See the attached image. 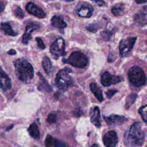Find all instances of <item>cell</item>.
<instances>
[{
	"label": "cell",
	"mask_w": 147,
	"mask_h": 147,
	"mask_svg": "<svg viewBox=\"0 0 147 147\" xmlns=\"http://www.w3.org/2000/svg\"><path fill=\"white\" fill-rule=\"evenodd\" d=\"M145 140V133L142 124L139 122H134L126 131L123 141L127 147H140L142 145Z\"/></svg>",
	"instance_id": "6da1fadb"
},
{
	"label": "cell",
	"mask_w": 147,
	"mask_h": 147,
	"mask_svg": "<svg viewBox=\"0 0 147 147\" xmlns=\"http://www.w3.org/2000/svg\"><path fill=\"white\" fill-rule=\"evenodd\" d=\"M16 74L18 79L22 82L29 83L34 76L32 65L25 59H18L14 61Z\"/></svg>",
	"instance_id": "7a4b0ae2"
},
{
	"label": "cell",
	"mask_w": 147,
	"mask_h": 147,
	"mask_svg": "<svg viewBox=\"0 0 147 147\" xmlns=\"http://www.w3.org/2000/svg\"><path fill=\"white\" fill-rule=\"evenodd\" d=\"M71 69L65 68L58 71L55 78V84L56 86L62 91H67L72 86L73 82L70 73Z\"/></svg>",
	"instance_id": "3957f363"
},
{
	"label": "cell",
	"mask_w": 147,
	"mask_h": 147,
	"mask_svg": "<svg viewBox=\"0 0 147 147\" xmlns=\"http://www.w3.org/2000/svg\"><path fill=\"white\" fill-rule=\"evenodd\" d=\"M128 79L130 83L135 87H141L146 83V76L142 69L138 66L131 67L127 72Z\"/></svg>",
	"instance_id": "277c9868"
},
{
	"label": "cell",
	"mask_w": 147,
	"mask_h": 147,
	"mask_svg": "<svg viewBox=\"0 0 147 147\" xmlns=\"http://www.w3.org/2000/svg\"><path fill=\"white\" fill-rule=\"evenodd\" d=\"M63 62L75 67L83 68L87 65L88 59L83 53L79 51H75L70 55L68 59H63Z\"/></svg>",
	"instance_id": "5b68a950"
},
{
	"label": "cell",
	"mask_w": 147,
	"mask_h": 147,
	"mask_svg": "<svg viewBox=\"0 0 147 147\" xmlns=\"http://www.w3.org/2000/svg\"><path fill=\"white\" fill-rule=\"evenodd\" d=\"M137 37H131L123 39L120 41L119 45V50L121 56L125 57L129 55L133 49Z\"/></svg>",
	"instance_id": "8992f818"
},
{
	"label": "cell",
	"mask_w": 147,
	"mask_h": 147,
	"mask_svg": "<svg viewBox=\"0 0 147 147\" xmlns=\"http://www.w3.org/2000/svg\"><path fill=\"white\" fill-rule=\"evenodd\" d=\"M65 41L62 38H57L51 45L50 51L56 57L63 56L65 55Z\"/></svg>",
	"instance_id": "52a82bcc"
},
{
	"label": "cell",
	"mask_w": 147,
	"mask_h": 147,
	"mask_svg": "<svg viewBox=\"0 0 147 147\" xmlns=\"http://www.w3.org/2000/svg\"><path fill=\"white\" fill-rule=\"evenodd\" d=\"M121 81H122V78L121 76L112 75L107 71L105 72L100 78L101 84L104 87H109L111 85L117 84Z\"/></svg>",
	"instance_id": "ba28073f"
},
{
	"label": "cell",
	"mask_w": 147,
	"mask_h": 147,
	"mask_svg": "<svg viewBox=\"0 0 147 147\" xmlns=\"http://www.w3.org/2000/svg\"><path fill=\"white\" fill-rule=\"evenodd\" d=\"M103 142L106 147H115L118 142V136L114 130H110L103 136Z\"/></svg>",
	"instance_id": "9c48e42d"
},
{
	"label": "cell",
	"mask_w": 147,
	"mask_h": 147,
	"mask_svg": "<svg viewBox=\"0 0 147 147\" xmlns=\"http://www.w3.org/2000/svg\"><path fill=\"white\" fill-rule=\"evenodd\" d=\"M104 119L110 126L120 125L127 121V118L125 116L116 114H111L109 116L104 117Z\"/></svg>",
	"instance_id": "30bf717a"
},
{
	"label": "cell",
	"mask_w": 147,
	"mask_h": 147,
	"mask_svg": "<svg viewBox=\"0 0 147 147\" xmlns=\"http://www.w3.org/2000/svg\"><path fill=\"white\" fill-rule=\"evenodd\" d=\"M25 8L29 13L39 18H43L46 16L45 12L33 2H28L26 5Z\"/></svg>",
	"instance_id": "8fae6325"
},
{
	"label": "cell",
	"mask_w": 147,
	"mask_h": 147,
	"mask_svg": "<svg viewBox=\"0 0 147 147\" xmlns=\"http://www.w3.org/2000/svg\"><path fill=\"white\" fill-rule=\"evenodd\" d=\"M46 147H69L65 142L59 140L51 135H48L45 140Z\"/></svg>",
	"instance_id": "7c38bea8"
},
{
	"label": "cell",
	"mask_w": 147,
	"mask_h": 147,
	"mask_svg": "<svg viewBox=\"0 0 147 147\" xmlns=\"http://www.w3.org/2000/svg\"><path fill=\"white\" fill-rule=\"evenodd\" d=\"M39 28V26L34 23H30L26 26L25 31L22 36V42L25 44H27L31 38V34L32 32Z\"/></svg>",
	"instance_id": "4fadbf2b"
},
{
	"label": "cell",
	"mask_w": 147,
	"mask_h": 147,
	"mask_svg": "<svg viewBox=\"0 0 147 147\" xmlns=\"http://www.w3.org/2000/svg\"><path fill=\"white\" fill-rule=\"evenodd\" d=\"M90 120L91 123L96 127H100L101 126L100 114L98 107L95 106L92 108L90 111Z\"/></svg>",
	"instance_id": "5bb4252c"
},
{
	"label": "cell",
	"mask_w": 147,
	"mask_h": 147,
	"mask_svg": "<svg viewBox=\"0 0 147 147\" xmlns=\"http://www.w3.org/2000/svg\"><path fill=\"white\" fill-rule=\"evenodd\" d=\"M76 13L78 16L84 18H90L93 13V7L89 4L82 5L77 10Z\"/></svg>",
	"instance_id": "9a60e30c"
},
{
	"label": "cell",
	"mask_w": 147,
	"mask_h": 147,
	"mask_svg": "<svg viewBox=\"0 0 147 147\" xmlns=\"http://www.w3.org/2000/svg\"><path fill=\"white\" fill-rule=\"evenodd\" d=\"M1 88L3 91H6L11 88V80L9 76L1 68Z\"/></svg>",
	"instance_id": "2e32d148"
},
{
	"label": "cell",
	"mask_w": 147,
	"mask_h": 147,
	"mask_svg": "<svg viewBox=\"0 0 147 147\" xmlns=\"http://www.w3.org/2000/svg\"><path fill=\"white\" fill-rule=\"evenodd\" d=\"M39 76V83L38 86V89L40 91L45 92H51L52 91V88L49 84L47 80L43 77V76L38 72L37 74Z\"/></svg>",
	"instance_id": "e0dca14e"
},
{
	"label": "cell",
	"mask_w": 147,
	"mask_h": 147,
	"mask_svg": "<svg viewBox=\"0 0 147 147\" xmlns=\"http://www.w3.org/2000/svg\"><path fill=\"white\" fill-rule=\"evenodd\" d=\"M52 25L58 29H64L67 26V23L64 21V20L59 16L55 15L52 17L51 20Z\"/></svg>",
	"instance_id": "ac0fdd59"
},
{
	"label": "cell",
	"mask_w": 147,
	"mask_h": 147,
	"mask_svg": "<svg viewBox=\"0 0 147 147\" xmlns=\"http://www.w3.org/2000/svg\"><path fill=\"white\" fill-rule=\"evenodd\" d=\"M90 88L91 92L94 94V96L96 98V99L99 102H102L103 100V96L102 94V92L100 88L98 86L97 84L95 83H91L90 84Z\"/></svg>",
	"instance_id": "d6986e66"
},
{
	"label": "cell",
	"mask_w": 147,
	"mask_h": 147,
	"mask_svg": "<svg viewBox=\"0 0 147 147\" xmlns=\"http://www.w3.org/2000/svg\"><path fill=\"white\" fill-rule=\"evenodd\" d=\"M28 131L29 134L35 140H38L40 138V131H39L37 125L35 122L32 123L29 126V127L28 129Z\"/></svg>",
	"instance_id": "ffe728a7"
},
{
	"label": "cell",
	"mask_w": 147,
	"mask_h": 147,
	"mask_svg": "<svg viewBox=\"0 0 147 147\" xmlns=\"http://www.w3.org/2000/svg\"><path fill=\"white\" fill-rule=\"evenodd\" d=\"M134 20L136 23L140 26H144L147 24V17L145 13H138L135 14Z\"/></svg>",
	"instance_id": "44dd1931"
},
{
	"label": "cell",
	"mask_w": 147,
	"mask_h": 147,
	"mask_svg": "<svg viewBox=\"0 0 147 147\" xmlns=\"http://www.w3.org/2000/svg\"><path fill=\"white\" fill-rule=\"evenodd\" d=\"M1 27L4 34L7 36H16L18 35L17 32H15L12 29L10 24L9 22H2L1 24Z\"/></svg>",
	"instance_id": "7402d4cb"
},
{
	"label": "cell",
	"mask_w": 147,
	"mask_h": 147,
	"mask_svg": "<svg viewBox=\"0 0 147 147\" xmlns=\"http://www.w3.org/2000/svg\"><path fill=\"white\" fill-rule=\"evenodd\" d=\"M42 65L44 69L47 74H49L52 69V63L48 56H44L42 60Z\"/></svg>",
	"instance_id": "603a6c76"
},
{
	"label": "cell",
	"mask_w": 147,
	"mask_h": 147,
	"mask_svg": "<svg viewBox=\"0 0 147 147\" xmlns=\"http://www.w3.org/2000/svg\"><path fill=\"white\" fill-rule=\"evenodd\" d=\"M125 9V5L122 3H118L114 6L111 9V13L115 16H118L123 14Z\"/></svg>",
	"instance_id": "cb8c5ba5"
},
{
	"label": "cell",
	"mask_w": 147,
	"mask_h": 147,
	"mask_svg": "<svg viewBox=\"0 0 147 147\" xmlns=\"http://www.w3.org/2000/svg\"><path fill=\"white\" fill-rule=\"evenodd\" d=\"M137 97V95L136 94H130L129 95L126 99L125 102V107L126 109H128L129 107L134 103L136 98Z\"/></svg>",
	"instance_id": "d4e9b609"
},
{
	"label": "cell",
	"mask_w": 147,
	"mask_h": 147,
	"mask_svg": "<svg viewBox=\"0 0 147 147\" xmlns=\"http://www.w3.org/2000/svg\"><path fill=\"white\" fill-rule=\"evenodd\" d=\"M138 112L142 117L143 121L145 122H147V105L142 106L138 110Z\"/></svg>",
	"instance_id": "484cf974"
},
{
	"label": "cell",
	"mask_w": 147,
	"mask_h": 147,
	"mask_svg": "<svg viewBox=\"0 0 147 147\" xmlns=\"http://www.w3.org/2000/svg\"><path fill=\"white\" fill-rule=\"evenodd\" d=\"M100 28V26L97 23L90 24L86 26V29L90 32L95 33L98 31V30Z\"/></svg>",
	"instance_id": "4316f807"
},
{
	"label": "cell",
	"mask_w": 147,
	"mask_h": 147,
	"mask_svg": "<svg viewBox=\"0 0 147 147\" xmlns=\"http://www.w3.org/2000/svg\"><path fill=\"white\" fill-rule=\"evenodd\" d=\"M14 14L17 18H23L25 16L24 11L19 6H16L15 7L14 10Z\"/></svg>",
	"instance_id": "83f0119b"
},
{
	"label": "cell",
	"mask_w": 147,
	"mask_h": 147,
	"mask_svg": "<svg viewBox=\"0 0 147 147\" xmlns=\"http://www.w3.org/2000/svg\"><path fill=\"white\" fill-rule=\"evenodd\" d=\"M101 35L105 40L107 41L110 39V37L112 36V33L109 30H104L101 33Z\"/></svg>",
	"instance_id": "f1b7e54d"
},
{
	"label": "cell",
	"mask_w": 147,
	"mask_h": 147,
	"mask_svg": "<svg viewBox=\"0 0 147 147\" xmlns=\"http://www.w3.org/2000/svg\"><path fill=\"white\" fill-rule=\"evenodd\" d=\"M47 121L49 123H53L57 121V117L55 114L50 113L47 118Z\"/></svg>",
	"instance_id": "f546056e"
},
{
	"label": "cell",
	"mask_w": 147,
	"mask_h": 147,
	"mask_svg": "<svg viewBox=\"0 0 147 147\" xmlns=\"http://www.w3.org/2000/svg\"><path fill=\"white\" fill-rule=\"evenodd\" d=\"M36 41H37V45L38 47L41 49H44L45 48V45L42 41V40L40 37H37L36 38Z\"/></svg>",
	"instance_id": "4dcf8cb0"
},
{
	"label": "cell",
	"mask_w": 147,
	"mask_h": 147,
	"mask_svg": "<svg viewBox=\"0 0 147 147\" xmlns=\"http://www.w3.org/2000/svg\"><path fill=\"white\" fill-rule=\"evenodd\" d=\"M117 92H118V91L116 90H108L106 92V95L107 96V97L108 98H111Z\"/></svg>",
	"instance_id": "1f68e13d"
},
{
	"label": "cell",
	"mask_w": 147,
	"mask_h": 147,
	"mask_svg": "<svg viewBox=\"0 0 147 147\" xmlns=\"http://www.w3.org/2000/svg\"><path fill=\"white\" fill-rule=\"evenodd\" d=\"M73 114L76 117H79L82 114V111L80 108H76L73 112Z\"/></svg>",
	"instance_id": "d6a6232c"
},
{
	"label": "cell",
	"mask_w": 147,
	"mask_h": 147,
	"mask_svg": "<svg viewBox=\"0 0 147 147\" xmlns=\"http://www.w3.org/2000/svg\"><path fill=\"white\" fill-rule=\"evenodd\" d=\"M92 1H94L95 3H96L99 6H102L105 4V2L103 0H91Z\"/></svg>",
	"instance_id": "836d02e7"
},
{
	"label": "cell",
	"mask_w": 147,
	"mask_h": 147,
	"mask_svg": "<svg viewBox=\"0 0 147 147\" xmlns=\"http://www.w3.org/2000/svg\"><path fill=\"white\" fill-rule=\"evenodd\" d=\"M137 3H144L147 2V0H135Z\"/></svg>",
	"instance_id": "e575fe53"
},
{
	"label": "cell",
	"mask_w": 147,
	"mask_h": 147,
	"mask_svg": "<svg viewBox=\"0 0 147 147\" xmlns=\"http://www.w3.org/2000/svg\"><path fill=\"white\" fill-rule=\"evenodd\" d=\"M7 53L10 55H15L16 53V52L14 49H10L9 51L7 52Z\"/></svg>",
	"instance_id": "d590c367"
},
{
	"label": "cell",
	"mask_w": 147,
	"mask_h": 147,
	"mask_svg": "<svg viewBox=\"0 0 147 147\" xmlns=\"http://www.w3.org/2000/svg\"><path fill=\"white\" fill-rule=\"evenodd\" d=\"M5 5L3 3L2 1H1V5H0V9H1V12L3 11L4 8H5Z\"/></svg>",
	"instance_id": "8d00e7d4"
},
{
	"label": "cell",
	"mask_w": 147,
	"mask_h": 147,
	"mask_svg": "<svg viewBox=\"0 0 147 147\" xmlns=\"http://www.w3.org/2000/svg\"><path fill=\"white\" fill-rule=\"evenodd\" d=\"M91 147H99V146H98V145H97V144H94L92 145L91 146Z\"/></svg>",
	"instance_id": "74e56055"
},
{
	"label": "cell",
	"mask_w": 147,
	"mask_h": 147,
	"mask_svg": "<svg viewBox=\"0 0 147 147\" xmlns=\"http://www.w3.org/2000/svg\"><path fill=\"white\" fill-rule=\"evenodd\" d=\"M63 1H64L65 2H72V1H74L75 0H63Z\"/></svg>",
	"instance_id": "f35d334b"
},
{
	"label": "cell",
	"mask_w": 147,
	"mask_h": 147,
	"mask_svg": "<svg viewBox=\"0 0 147 147\" xmlns=\"http://www.w3.org/2000/svg\"><path fill=\"white\" fill-rule=\"evenodd\" d=\"M13 125H11V126H10V127H9V128H8V129H7V130H9H9H10V129H11V128H12V127H13Z\"/></svg>",
	"instance_id": "ab89813d"
},
{
	"label": "cell",
	"mask_w": 147,
	"mask_h": 147,
	"mask_svg": "<svg viewBox=\"0 0 147 147\" xmlns=\"http://www.w3.org/2000/svg\"><path fill=\"white\" fill-rule=\"evenodd\" d=\"M146 147H147V146H146Z\"/></svg>",
	"instance_id": "60d3db41"
}]
</instances>
